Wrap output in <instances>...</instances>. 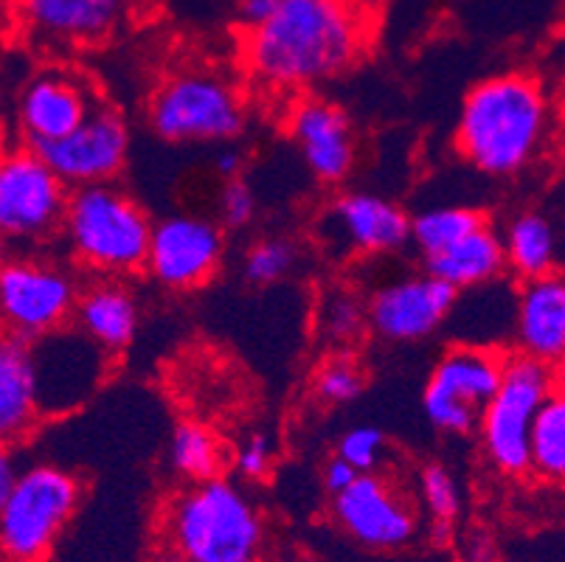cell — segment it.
<instances>
[{"label": "cell", "mask_w": 565, "mask_h": 562, "mask_svg": "<svg viewBox=\"0 0 565 562\" xmlns=\"http://www.w3.org/2000/svg\"><path fill=\"white\" fill-rule=\"evenodd\" d=\"M548 105L541 85L523 74H498L467 91L456 124V147L479 172L515 174L541 149Z\"/></svg>", "instance_id": "2"}, {"label": "cell", "mask_w": 565, "mask_h": 562, "mask_svg": "<svg viewBox=\"0 0 565 562\" xmlns=\"http://www.w3.org/2000/svg\"><path fill=\"white\" fill-rule=\"evenodd\" d=\"M419 484H423V501L430 520L454 523L461 509V495L459 487H456L454 473L448 467H441V464H428L423 476H419Z\"/></svg>", "instance_id": "31"}, {"label": "cell", "mask_w": 565, "mask_h": 562, "mask_svg": "<svg viewBox=\"0 0 565 562\" xmlns=\"http://www.w3.org/2000/svg\"><path fill=\"white\" fill-rule=\"evenodd\" d=\"M34 369H38L40 411L74 409L85 400L102 378V354H107L96 340L79 335H68L63 329L32 340Z\"/></svg>", "instance_id": "16"}, {"label": "cell", "mask_w": 565, "mask_h": 562, "mask_svg": "<svg viewBox=\"0 0 565 562\" xmlns=\"http://www.w3.org/2000/svg\"><path fill=\"white\" fill-rule=\"evenodd\" d=\"M459 290L448 282L430 276H405L380 287L369 298V327L385 340L411 343L434 335L456 307Z\"/></svg>", "instance_id": "14"}, {"label": "cell", "mask_w": 565, "mask_h": 562, "mask_svg": "<svg viewBox=\"0 0 565 562\" xmlns=\"http://www.w3.org/2000/svg\"><path fill=\"white\" fill-rule=\"evenodd\" d=\"M18 476H20L18 464L12 462L9 453H3V456H0V501L12 492V487L18 484Z\"/></svg>", "instance_id": "38"}, {"label": "cell", "mask_w": 565, "mask_h": 562, "mask_svg": "<svg viewBox=\"0 0 565 562\" xmlns=\"http://www.w3.org/2000/svg\"><path fill=\"white\" fill-rule=\"evenodd\" d=\"M256 214V200L250 185L243 183L239 178L228 180L220 194V220H223L228 229H245V225L254 220Z\"/></svg>", "instance_id": "33"}, {"label": "cell", "mask_w": 565, "mask_h": 562, "mask_svg": "<svg viewBox=\"0 0 565 562\" xmlns=\"http://www.w3.org/2000/svg\"><path fill=\"white\" fill-rule=\"evenodd\" d=\"M82 487L56 464L20 470L12 492L0 501V545L7 562H45L56 538L79 507Z\"/></svg>", "instance_id": "5"}, {"label": "cell", "mask_w": 565, "mask_h": 562, "mask_svg": "<svg viewBox=\"0 0 565 562\" xmlns=\"http://www.w3.org/2000/svg\"><path fill=\"white\" fill-rule=\"evenodd\" d=\"M332 515L352 540L374 551H397L419 532L408 495L380 473H361L358 481L332 498Z\"/></svg>", "instance_id": "11"}, {"label": "cell", "mask_w": 565, "mask_h": 562, "mask_svg": "<svg viewBox=\"0 0 565 562\" xmlns=\"http://www.w3.org/2000/svg\"><path fill=\"white\" fill-rule=\"evenodd\" d=\"M554 391V369L526 354H512L479 422L481 450L501 476L532 470V431L543 402Z\"/></svg>", "instance_id": "6"}, {"label": "cell", "mask_w": 565, "mask_h": 562, "mask_svg": "<svg viewBox=\"0 0 565 562\" xmlns=\"http://www.w3.org/2000/svg\"><path fill=\"white\" fill-rule=\"evenodd\" d=\"M369 40V14L352 0H281L243 43L245 65L265 87L307 91L349 71Z\"/></svg>", "instance_id": "1"}, {"label": "cell", "mask_w": 565, "mask_h": 562, "mask_svg": "<svg viewBox=\"0 0 565 562\" xmlns=\"http://www.w3.org/2000/svg\"><path fill=\"white\" fill-rule=\"evenodd\" d=\"M554 389L563 391V394H565V360H563V363L554 365Z\"/></svg>", "instance_id": "41"}, {"label": "cell", "mask_w": 565, "mask_h": 562, "mask_svg": "<svg viewBox=\"0 0 565 562\" xmlns=\"http://www.w3.org/2000/svg\"><path fill=\"white\" fill-rule=\"evenodd\" d=\"M38 149L71 189L110 183L127 161L130 132L116 110L96 107L85 121L56 141L40 144Z\"/></svg>", "instance_id": "12"}, {"label": "cell", "mask_w": 565, "mask_h": 562, "mask_svg": "<svg viewBox=\"0 0 565 562\" xmlns=\"http://www.w3.org/2000/svg\"><path fill=\"white\" fill-rule=\"evenodd\" d=\"M150 562H198V560H192V556H183V554H178V551H169V549H163L161 554H156V556H152Z\"/></svg>", "instance_id": "39"}, {"label": "cell", "mask_w": 565, "mask_h": 562, "mask_svg": "<svg viewBox=\"0 0 565 562\" xmlns=\"http://www.w3.org/2000/svg\"><path fill=\"white\" fill-rule=\"evenodd\" d=\"M150 124L169 144L228 141L243 132L245 105L223 76L183 71L156 87Z\"/></svg>", "instance_id": "7"}, {"label": "cell", "mask_w": 565, "mask_h": 562, "mask_svg": "<svg viewBox=\"0 0 565 562\" xmlns=\"http://www.w3.org/2000/svg\"><path fill=\"white\" fill-rule=\"evenodd\" d=\"M354 7L361 9V12H366L369 18H372V14H377L380 9H383V3L385 0H352Z\"/></svg>", "instance_id": "40"}, {"label": "cell", "mask_w": 565, "mask_h": 562, "mask_svg": "<svg viewBox=\"0 0 565 562\" xmlns=\"http://www.w3.org/2000/svg\"><path fill=\"white\" fill-rule=\"evenodd\" d=\"M299 251L290 240H262L245 254V278L254 285H274L296 267Z\"/></svg>", "instance_id": "29"}, {"label": "cell", "mask_w": 565, "mask_h": 562, "mask_svg": "<svg viewBox=\"0 0 565 562\" xmlns=\"http://www.w3.org/2000/svg\"><path fill=\"white\" fill-rule=\"evenodd\" d=\"M363 385H366V374L358 365V360H352L349 354H335V358L323 360L321 369L316 371V380H312L316 396L327 405L354 402L363 394Z\"/></svg>", "instance_id": "28"}, {"label": "cell", "mask_w": 565, "mask_h": 562, "mask_svg": "<svg viewBox=\"0 0 565 562\" xmlns=\"http://www.w3.org/2000/svg\"><path fill=\"white\" fill-rule=\"evenodd\" d=\"M214 167H217V172L225 180H234L239 174V169H243V155L236 152V149H220Z\"/></svg>", "instance_id": "37"}, {"label": "cell", "mask_w": 565, "mask_h": 562, "mask_svg": "<svg viewBox=\"0 0 565 562\" xmlns=\"http://www.w3.org/2000/svg\"><path fill=\"white\" fill-rule=\"evenodd\" d=\"M94 93L82 76L63 68H45L25 82L18 96V130L29 147L56 141L76 130L96 110Z\"/></svg>", "instance_id": "15"}, {"label": "cell", "mask_w": 565, "mask_h": 562, "mask_svg": "<svg viewBox=\"0 0 565 562\" xmlns=\"http://www.w3.org/2000/svg\"><path fill=\"white\" fill-rule=\"evenodd\" d=\"M327 220L335 240L361 254H394L411 242V216L380 194H341Z\"/></svg>", "instance_id": "20"}, {"label": "cell", "mask_w": 565, "mask_h": 562, "mask_svg": "<svg viewBox=\"0 0 565 562\" xmlns=\"http://www.w3.org/2000/svg\"><path fill=\"white\" fill-rule=\"evenodd\" d=\"M487 225V216L467 205H436L411 216V245L428 259V256L448 251L467 234Z\"/></svg>", "instance_id": "25"}, {"label": "cell", "mask_w": 565, "mask_h": 562, "mask_svg": "<svg viewBox=\"0 0 565 562\" xmlns=\"http://www.w3.org/2000/svg\"><path fill=\"white\" fill-rule=\"evenodd\" d=\"M358 476H361V470L335 453V456L327 462V467H323V489L335 498V495H341L343 489L352 487V484L358 481Z\"/></svg>", "instance_id": "35"}, {"label": "cell", "mask_w": 565, "mask_h": 562, "mask_svg": "<svg viewBox=\"0 0 565 562\" xmlns=\"http://www.w3.org/2000/svg\"><path fill=\"white\" fill-rule=\"evenodd\" d=\"M40 411L38 369L32 340L9 335L0 343V436L3 442L23 439Z\"/></svg>", "instance_id": "21"}, {"label": "cell", "mask_w": 565, "mask_h": 562, "mask_svg": "<svg viewBox=\"0 0 565 562\" xmlns=\"http://www.w3.org/2000/svg\"><path fill=\"white\" fill-rule=\"evenodd\" d=\"M503 267H510L507 265V247H503V236L492 231L490 223L467 234L448 251L425 259V271L448 282L456 290L490 285L492 278L501 276Z\"/></svg>", "instance_id": "23"}, {"label": "cell", "mask_w": 565, "mask_h": 562, "mask_svg": "<svg viewBox=\"0 0 565 562\" xmlns=\"http://www.w3.org/2000/svg\"><path fill=\"white\" fill-rule=\"evenodd\" d=\"M163 549L198 562H259L265 523L248 495L225 478L189 481L161 512Z\"/></svg>", "instance_id": "3"}, {"label": "cell", "mask_w": 565, "mask_h": 562, "mask_svg": "<svg viewBox=\"0 0 565 562\" xmlns=\"http://www.w3.org/2000/svg\"><path fill=\"white\" fill-rule=\"evenodd\" d=\"M223 231L194 214H172L152 229L143 271L169 290H194L217 273L223 262Z\"/></svg>", "instance_id": "13"}, {"label": "cell", "mask_w": 565, "mask_h": 562, "mask_svg": "<svg viewBox=\"0 0 565 562\" xmlns=\"http://www.w3.org/2000/svg\"><path fill=\"white\" fill-rule=\"evenodd\" d=\"M369 324V309L349 293H332L321 309V327L335 343H349Z\"/></svg>", "instance_id": "30"}, {"label": "cell", "mask_w": 565, "mask_h": 562, "mask_svg": "<svg viewBox=\"0 0 565 562\" xmlns=\"http://www.w3.org/2000/svg\"><path fill=\"white\" fill-rule=\"evenodd\" d=\"M236 470L248 481H262L274 467V445L265 433H250L248 439L236 450Z\"/></svg>", "instance_id": "34"}, {"label": "cell", "mask_w": 565, "mask_h": 562, "mask_svg": "<svg viewBox=\"0 0 565 562\" xmlns=\"http://www.w3.org/2000/svg\"><path fill=\"white\" fill-rule=\"evenodd\" d=\"M281 0H239V18L248 25H259L262 20H267L270 14L279 9Z\"/></svg>", "instance_id": "36"}, {"label": "cell", "mask_w": 565, "mask_h": 562, "mask_svg": "<svg viewBox=\"0 0 565 562\" xmlns=\"http://www.w3.org/2000/svg\"><path fill=\"white\" fill-rule=\"evenodd\" d=\"M507 265L526 282V278L546 276L557 267V231L546 216L537 211H523L510 220L503 231Z\"/></svg>", "instance_id": "24"}, {"label": "cell", "mask_w": 565, "mask_h": 562, "mask_svg": "<svg viewBox=\"0 0 565 562\" xmlns=\"http://www.w3.org/2000/svg\"><path fill=\"white\" fill-rule=\"evenodd\" d=\"M512 338L518 354L557 365L565 360V276L526 278L515 298Z\"/></svg>", "instance_id": "19"}, {"label": "cell", "mask_w": 565, "mask_h": 562, "mask_svg": "<svg viewBox=\"0 0 565 562\" xmlns=\"http://www.w3.org/2000/svg\"><path fill=\"white\" fill-rule=\"evenodd\" d=\"M152 229L130 194L113 183H96L71 192L63 236L85 267L102 276H127L147 267Z\"/></svg>", "instance_id": "4"}, {"label": "cell", "mask_w": 565, "mask_h": 562, "mask_svg": "<svg viewBox=\"0 0 565 562\" xmlns=\"http://www.w3.org/2000/svg\"><path fill=\"white\" fill-rule=\"evenodd\" d=\"M532 470L546 481L565 484V394L557 389L534 420Z\"/></svg>", "instance_id": "27"}, {"label": "cell", "mask_w": 565, "mask_h": 562, "mask_svg": "<svg viewBox=\"0 0 565 562\" xmlns=\"http://www.w3.org/2000/svg\"><path fill=\"white\" fill-rule=\"evenodd\" d=\"M290 132L307 169L321 183H341L354 167V138L347 113L330 99L305 96L290 110Z\"/></svg>", "instance_id": "18"}, {"label": "cell", "mask_w": 565, "mask_h": 562, "mask_svg": "<svg viewBox=\"0 0 565 562\" xmlns=\"http://www.w3.org/2000/svg\"><path fill=\"white\" fill-rule=\"evenodd\" d=\"M76 327L105 352H121L138 332V298L116 278L87 285L76 301Z\"/></svg>", "instance_id": "22"}, {"label": "cell", "mask_w": 565, "mask_h": 562, "mask_svg": "<svg viewBox=\"0 0 565 562\" xmlns=\"http://www.w3.org/2000/svg\"><path fill=\"white\" fill-rule=\"evenodd\" d=\"M71 185L38 149H14L0 163V231L12 242H43L63 231Z\"/></svg>", "instance_id": "9"}, {"label": "cell", "mask_w": 565, "mask_h": 562, "mask_svg": "<svg viewBox=\"0 0 565 562\" xmlns=\"http://www.w3.org/2000/svg\"><path fill=\"white\" fill-rule=\"evenodd\" d=\"M169 464L186 481H209L220 476L223 445L212 431L200 422H178L169 439Z\"/></svg>", "instance_id": "26"}, {"label": "cell", "mask_w": 565, "mask_h": 562, "mask_svg": "<svg viewBox=\"0 0 565 562\" xmlns=\"http://www.w3.org/2000/svg\"><path fill=\"white\" fill-rule=\"evenodd\" d=\"M132 0H18V14L34 38L54 45L102 43L125 23Z\"/></svg>", "instance_id": "17"}, {"label": "cell", "mask_w": 565, "mask_h": 562, "mask_svg": "<svg viewBox=\"0 0 565 562\" xmlns=\"http://www.w3.org/2000/svg\"><path fill=\"white\" fill-rule=\"evenodd\" d=\"M507 354L487 347H454L439 358L423 391L425 416L445 433L476 431L498 391Z\"/></svg>", "instance_id": "8"}, {"label": "cell", "mask_w": 565, "mask_h": 562, "mask_svg": "<svg viewBox=\"0 0 565 562\" xmlns=\"http://www.w3.org/2000/svg\"><path fill=\"white\" fill-rule=\"evenodd\" d=\"M385 433L374 425H354L338 439V456L354 464L361 473H374L383 464Z\"/></svg>", "instance_id": "32"}, {"label": "cell", "mask_w": 565, "mask_h": 562, "mask_svg": "<svg viewBox=\"0 0 565 562\" xmlns=\"http://www.w3.org/2000/svg\"><path fill=\"white\" fill-rule=\"evenodd\" d=\"M79 287L54 262L18 256L0 271V312L9 335L38 340L63 329L76 312Z\"/></svg>", "instance_id": "10"}]
</instances>
